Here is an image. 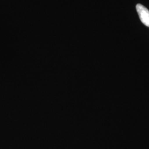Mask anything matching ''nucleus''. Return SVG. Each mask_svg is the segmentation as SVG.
I'll list each match as a JSON object with an SVG mask.
<instances>
[{
  "instance_id": "obj_1",
  "label": "nucleus",
  "mask_w": 149,
  "mask_h": 149,
  "mask_svg": "<svg viewBox=\"0 0 149 149\" xmlns=\"http://www.w3.org/2000/svg\"><path fill=\"white\" fill-rule=\"evenodd\" d=\"M136 8L140 21L144 25L149 27V10L144 6L139 3L136 6Z\"/></svg>"
}]
</instances>
